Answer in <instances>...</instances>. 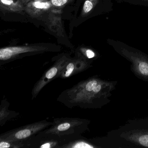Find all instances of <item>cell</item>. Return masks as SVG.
Listing matches in <instances>:
<instances>
[{"label": "cell", "instance_id": "obj_1", "mask_svg": "<svg viewBox=\"0 0 148 148\" xmlns=\"http://www.w3.org/2000/svg\"><path fill=\"white\" fill-rule=\"evenodd\" d=\"M79 118H62L56 119L50 127L34 136L37 138L51 139L61 143L60 148L68 142L82 137L86 123Z\"/></svg>", "mask_w": 148, "mask_h": 148}, {"label": "cell", "instance_id": "obj_2", "mask_svg": "<svg viewBox=\"0 0 148 148\" xmlns=\"http://www.w3.org/2000/svg\"><path fill=\"white\" fill-rule=\"evenodd\" d=\"M52 124V122L43 120L26 125L1 134L0 140L17 143L19 144L23 148V142L30 139L40 132L48 128Z\"/></svg>", "mask_w": 148, "mask_h": 148}, {"label": "cell", "instance_id": "obj_3", "mask_svg": "<svg viewBox=\"0 0 148 148\" xmlns=\"http://www.w3.org/2000/svg\"><path fill=\"white\" fill-rule=\"evenodd\" d=\"M71 59V58L66 55L62 56L58 60L52 67L44 73L33 88L32 93V99L38 96L40 92L47 84L54 79L58 78L60 74L65 68Z\"/></svg>", "mask_w": 148, "mask_h": 148}, {"label": "cell", "instance_id": "obj_4", "mask_svg": "<svg viewBox=\"0 0 148 148\" xmlns=\"http://www.w3.org/2000/svg\"><path fill=\"white\" fill-rule=\"evenodd\" d=\"M49 50V47L46 46L35 45L4 47L0 50V60L1 62L10 61L23 54L38 53Z\"/></svg>", "mask_w": 148, "mask_h": 148}, {"label": "cell", "instance_id": "obj_5", "mask_svg": "<svg viewBox=\"0 0 148 148\" xmlns=\"http://www.w3.org/2000/svg\"><path fill=\"white\" fill-rule=\"evenodd\" d=\"M53 6L49 1L32 0L25 5V11L33 18H38Z\"/></svg>", "mask_w": 148, "mask_h": 148}, {"label": "cell", "instance_id": "obj_6", "mask_svg": "<svg viewBox=\"0 0 148 148\" xmlns=\"http://www.w3.org/2000/svg\"><path fill=\"white\" fill-rule=\"evenodd\" d=\"M87 66L86 63L82 58L77 59H71L67 63L65 68L61 72L58 77L65 79L75 75L83 71Z\"/></svg>", "mask_w": 148, "mask_h": 148}, {"label": "cell", "instance_id": "obj_7", "mask_svg": "<svg viewBox=\"0 0 148 148\" xmlns=\"http://www.w3.org/2000/svg\"><path fill=\"white\" fill-rule=\"evenodd\" d=\"M25 5L21 0H0V9L2 12L20 13L25 11Z\"/></svg>", "mask_w": 148, "mask_h": 148}, {"label": "cell", "instance_id": "obj_8", "mask_svg": "<svg viewBox=\"0 0 148 148\" xmlns=\"http://www.w3.org/2000/svg\"><path fill=\"white\" fill-rule=\"evenodd\" d=\"M93 148L94 146L82 139V137L66 143L61 148Z\"/></svg>", "mask_w": 148, "mask_h": 148}, {"label": "cell", "instance_id": "obj_9", "mask_svg": "<svg viewBox=\"0 0 148 148\" xmlns=\"http://www.w3.org/2000/svg\"><path fill=\"white\" fill-rule=\"evenodd\" d=\"M98 0H85L83 6L82 14L87 15L92 11L96 4L97 3Z\"/></svg>", "mask_w": 148, "mask_h": 148}, {"label": "cell", "instance_id": "obj_10", "mask_svg": "<svg viewBox=\"0 0 148 148\" xmlns=\"http://www.w3.org/2000/svg\"><path fill=\"white\" fill-rule=\"evenodd\" d=\"M0 148H22L20 145L17 143L4 140H0Z\"/></svg>", "mask_w": 148, "mask_h": 148}, {"label": "cell", "instance_id": "obj_11", "mask_svg": "<svg viewBox=\"0 0 148 148\" xmlns=\"http://www.w3.org/2000/svg\"><path fill=\"white\" fill-rule=\"evenodd\" d=\"M53 6L60 7L64 6L70 2L71 0H51Z\"/></svg>", "mask_w": 148, "mask_h": 148}, {"label": "cell", "instance_id": "obj_12", "mask_svg": "<svg viewBox=\"0 0 148 148\" xmlns=\"http://www.w3.org/2000/svg\"><path fill=\"white\" fill-rule=\"evenodd\" d=\"M138 69L143 75H148V64L145 62H141L138 65Z\"/></svg>", "mask_w": 148, "mask_h": 148}, {"label": "cell", "instance_id": "obj_13", "mask_svg": "<svg viewBox=\"0 0 148 148\" xmlns=\"http://www.w3.org/2000/svg\"><path fill=\"white\" fill-rule=\"evenodd\" d=\"M139 141L142 145L148 147V135H143L140 137Z\"/></svg>", "mask_w": 148, "mask_h": 148}, {"label": "cell", "instance_id": "obj_14", "mask_svg": "<svg viewBox=\"0 0 148 148\" xmlns=\"http://www.w3.org/2000/svg\"><path fill=\"white\" fill-rule=\"evenodd\" d=\"M85 54L87 58L89 59L92 58L95 56L94 53L90 49H88L86 51Z\"/></svg>", "mask_w": 148, "mask_h": 148}, {"label": "cell", "instance_id": "obj_15", "mask_svg": "<svg viewBox=\"0 0 148 148\" xmlns=\"http://www.w3.org/2000/svg\"><path fill=\"white\" fill-rule=\"evenodd\" d=\"M21 1H23L25 3V4H26L28 3V2H30V1H31L32 0H21Z\"/></svg>", "mask_w": 148, "mask_h": 148}, {"label": "cell", "instance_id": "obj_16", "mask_svg": "<svg viewBox=\"0 0 148 148\" xmlns=\"http://www.w3.org/2000/svg\"><path fill=\"white\" fill-rule=\"evenodd\" d=\"M38 1H46V0H38Z\"/></svg>", "mask_w": 148, "mask_h": 148}]
</instances>
